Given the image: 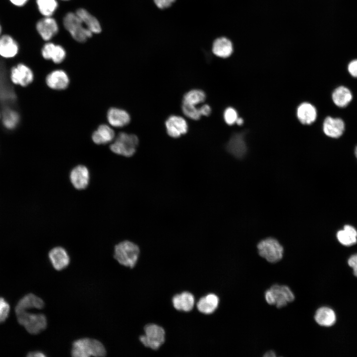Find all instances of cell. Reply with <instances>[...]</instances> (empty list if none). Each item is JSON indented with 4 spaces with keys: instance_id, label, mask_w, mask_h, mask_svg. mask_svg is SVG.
Segmentation results:
<instances>
[{
    "instance_id": "cell-43",
    "label": "cell",
    "mask_w": 357,
    "mask_h": 357,
    "mask_svg": "<svg viewBox=\"0 0 357 357\" xmlns=\"http://www.w3.org/2000/svg\"><path fill=\"white\" fill-rule=\"evenodd\" d=\"M236 123L238 125H242V124H243V119H242V118H238L237 119L236 121Z\"/></svg>"
},
{
    "instance_id": "cell-7",
    "label": "cell",
    "mask_w": 357,
    "mask_h": 357,
    "mask_svg": "<svg viewBox=\"0 0 357 357\" xmlns=\"http://www.w3.org/2000/svg\"><path fill=\"white\" fill-rule=\"evenodd\" d=\"M257 248L259 255L269 263H277L283 257L284 247L274 238H268L261 240Z\"/></svg>"
},
{
    "instance_id": "cell-14",
    "label": "cell",
    "mask_w": 357,
    "mask_h": 357,
    "mask_svg": "<svg viewBox=\"0 0 357 357\" xmlns=\"http://www.w3.org/2000/svg\"><path fill=\"white\" fill-rule=\"evenodd\" d=\"M168 134L173 138H178L188 130V124L182 117L176 115L170 116L165 122Z\"/></svg>"
},
{
    "instance_id": "cell-26",
    "label": "cell",
    "mask_w": 357,
    "mask_h": 357,
    "mask_svg": "<svg viewBox=\"0 0 357 357\" xmlns=\"http://www.w3.org/2000/svg\"><path fill=\"white\" fill-rule=\"evenodd\" d=\"M212 52L221 58L229 57L233 52V46L231 41L226 37L216 39L212 46Z\"/></svg>"
},
{
    "instance_id": "cell-15",
    "label": "cell",
    "mask_w": 357,
    "mask_h": 357,
    "mask_svg": "<svg viewBox=\"0 0 357 357\" xmlns=\"http://www.w3.org/2000/svg\"><path fill=\"white\" fill-rule=\"evenodd\" d=\"M48 257L54 268L58 271L65 269L70 263L67 250L61 246L53 247L49 252Z\"/></svg>"
},
{
    "instance_id": "cell-17",
    "label": "cell",
    "mask_w": 357,
    "mask_h": 357,
    "mask_svg": "<svg viewBox=\"0 0 357 357\" xmlns=\"http://www.w3.org/2000/svg\"><path fill=\"white\" fill-rule=\"evenodd\" d=\"M19 45L11 35L8 33L0 36V56L6 59L12 58L18 53Z\"/></svg>"
},
{
    "instance_id": "cell-35",
    "label": "cell",
    "mask_w": 357,
    "mask_h": 357,
    "mask_svg": "<svg viewBox=\"0 0 357 357\" xmlns=\"http://www.w3.org/2000/svg\"><path fill=\"white\" fill-rule=\"evenodd\" d=\"M56 45L51 42L46 43L41 50V54L44 59L47 60L52 59Z\"/></svg>"
},
{
    "instance_id": "cell-41",
    "label": "cell",
    "mask_w": 357,
    "mask_h": 357,
    "mask_svg": "<svg viewBox=\"0 0 357 357\" xmlns=\"http://www.w3.org/2000/svg\"><path fill=\"white\" fill-rule=\"evenodd\" d=\"M27 356L29 357H45L46 356L41 352L35 351L29 353Z\"/></svg>"
},
{
    "instance_id": "cell-13",
    "label": "cell",
    "mask_w": 357,
    "mask_h": 357,
    "mask_svg": "<svg viewBox=\"0 0 357 357\" xmlns=\"http://www.w3.org/2000/svg\"><path fill=\"white\" fill-rule=\"evenodd\" d=\"M36 29L42 39L48 41L57 34L59 26L54 18L48 16L44 17L37 22Z\"/></svg>"
},
{
    "instance_id": "cell-4",
    "label": "cell",
    "mask_w": 357,
    "mask_h": 357,
    "mask_svg": "<svg viewBox=\"0 0 357 357\" xmlns=\"http://www.w3.org/2000/svg\"><path fill=\"white\" fill-rule=\"evenodd\" d=\"M71 356L74 357H101L106 355L105 347L99 341L88 338H81L72 344Z\"/></svg>"
},
{
    "instance_id": "cell-32",
    "label": "cell",
    "mask_w": 357,
    "mask_h": 357,
    "mask_svg": "<svg viewBox=\"0 0 357 357\" xmlns=\"http://www.w3.org/2000/svg\"><path fill=\"white\" fill-rule=\"evenodd\" d=\"M66 57V52L60 45H56L51 60L55 63H60Z\"/></svg>"
},
{
    "instance_id": "cell-27",
    "label": "cell",
    "mask_w": 357,
    "mask_h": 357,
    "mask_svg": "<svg viewBox=\"0 0 357 357\" xmlns=\"http://www.w3.org/2000/svg\"><path fill=\"white\" fill-rule=\"evenodd\" d=\"M75 13L80 18L83 24L93 34H98L101 32L102 28L98 20L85 9L79 8Z\"/></svg>"
},
{
    "instance_id": "cell-8",
    "label": "cell",
    "mask_w": 357,
    "mask_h": 357,
    "mask_svg": "<svg viewBox=\"0 0 357 357\" xmlns=\"http://www.w3.org/2000/svg\"><path fill=\"white\" fill-rule=\"evenodd\" d=\"M63 24L72 37L80 43L92 37L93 33L83 24L76 13L68 12L63 19Z\"/></svg>"
},
{
    "instance_id": "cell-16",
    "label": "cell",
    "mask_w": 357,
    "mask_h": 357,
    "mask_svg": "<svg viewBox=\"0 0 357 357\" xmlns=\"http://www.w3.org/2000/svg\"><path fill=\"white\" fill-rule=\"evenodd\" d=\"M10 78L13 83L26 86L32 82L34 75L29 67L24 64L19 63L11 69Z\"/></svg>"
},
{
    "instance_id": "cell-2",
    "label": "cell",
    "mask_w": 357,
    "mask_h": 357,
    "mask_svg": "<svg viewBox=\"0 0 357 357\" xmlns=\"http://www.w3.org/2000/svg\"><path fill=\"white\" fill-rule=\"evenodd\" d=\"M140 248L135 243L124 240L114 246V258L121 265L132 269L138 262Z\"/></svg>"
},
{
    "instance_id": "cell-45",
    "label": "cell",
    "mask_w": 357,
    "mask_h": 357,
    "mask_svg": "<svg viewBox=\"0 0 357 357\" xmlns=\"http://www.w3.org/2000/svg\"><path fill=\"white\" fill-rule=\"evenodd\" d=\"M355 155L357 159V145L356 146V147L355 148Z\"/></svg>"
},
{
    "instance_id": "cell-19",
    "label": "cell",
    "mask_w": 357,
    "mask_h": 357,
    "mask_svg": "<svg viewBox=\"0 0 357 357\" xmlns=\"http://www.w3.org/2000/svg\"><path fill=\"white\" fill-rule=\"evenodd\" d=\"M46 83L47 86L52 89L62 90L68 87L69 78L64 70L57 69L52 71L47 75Z\"/></svg>"
},
{
    "instance_id": "cell-37",
    "label": "cell",
    "mask_w": 357,
    "mask_h": 357,
    "mask_svg": "<svg viewBox=\"0 0 357 357\" xmlns=\"http://www.w3.org/2000/svg\"><path fill=\"white\" fill-rule=\"evenodd\" d=\"M175 1V0H154L156 6L161 9L166 8L170 6Z\"/></svg>"
},
{
    "instance_id": "cell-21",
    "label": "cell",
    "mask_w": 357,
    "mask_h": 357,
    "mask_svg": "<svg viewBox=\"0 0 357 357\" xmlns=\"http://www.w3.org/2000/svg\"><path fill=\"white\" fill-rule=\"evenodd\" d=\"M107 117L110 124L115 127L126 126L130 121V115L126 111L115 107L108 111Z\"/></svg>"
},
{
    "instance_id": "cell-28",
    "label": "cell",
    "mask_w": 357,
    "mask_h": 357,
    "mask_svg": "<svg viewBox=\"0 0 357 357\" xmlns=\"http://www.w3.org/2000/svg\"><path fill=\"white\" fill-rule=\"evenodd\" d=\"M339 242L345 246H351L357 241V231L354 227L345 225L343 229L338 231L336 234Z\"/></svg>"
},
{
    "instance_id": "cell-30",
    "label": "cell",
    "mask_w": 357,
    "mask_h": 357,
    "mask_svg": "<svg viewBox=\"0 0 357 357\" xmlns=\"http://www.w3.org/2000/svg\"><path fill=\"white\" fill-rule=\"evenodd\" d=\"M36 2L39 12L44 17L51 16L58 5L57 0H36Z\"/></svg>"
},
{
    "instance_id": "cell-22",
    "label": "cell",
    "mask_w": 357,
    "mask_h": 357,
    "mask_svg": "<svg viewBox=\"0 0 357 357\" xmlns=\"http://www.w3.org/2000/svg\"><path fill=\"white\" fill-rule=\"evenodd\" d=\"M91 138L95 144L104 145L114 140L115 138V133L110 126L102 124L93 132Z\"/></svg>"
},
{
    "instance_id": "cell-1",
    "label": "cell",
    "mask_w": 357,
    "mask_h": 357,
    "mask_svg": "<svg viewBox=\"0 0 357 357\" xmlns=\"http://www.w3.org/2000/svg\"><path fill=\"white\" fill-rule=\"evenodd\" d=\"M264 298L268 305L281 309L294 302L295 295L289 286L275 283L265 290Z\"/></svg>"
},
{
    "instance_id": "cell-25",
    "label": "cell",
    "mask_w": 357,
    "mask_h": 357,
    "mask_svg": "<svg viewBox=\"0 0 357 357\" xmlns=\"http://www.w3.org/2000/svg\"><path fill=\"white\" fill-rule=\"evenodd\" d=\"M315 322L321 326L330 327L334 324L336 316L334 311L330 308L322 306L318 308L314 314Z\"/></svg>"
},
{
    "instance_id": "cell-38",
    "label": "cell",
    "mask_w": 357,
    "mask_h": 357,
    "mask_svg": "<svg viewBox=\"0 0 357 357\" xmlns=\"http://www.w3.org/2000/svg\"><path fill=\"white\" fill-rule=\"evenodd\" d=\"M349 265L353 269L354 274L357 277V253L352 255L348 259Z\"/></svg>"
},
{
    "instance_id": "cell-33",
    "label": "cell",
    "mask_w": 357,
    "mask_h": 357,
    "mask_svg": "<svg viewBox=\"0 0 357 357\" xmlns=\"http://www.w3.org/2000/svg\"><path fill=\"white\" fill-rule=\"evenodd\" d=\"M238 118V113L233 108L228 107L224 111V119L228 125H231L235 123Z\"/></svg>"
},
{
    "instance_id": "cell-34",
    "label": "cell",
    "mask_w": 357,
    "mask_h": 357,
    "mask_svg": "<svg viewBox=\"0 0 357 357\" xmlns=\"http://www.w3.org/2000/svg\"><path fill=\"white\" fill-rule=\"evenodd\" d=\"M10 306L6 301L0 297V323L3 322L8 317Z\"/></svg>"
},
{
    "instance_id": "cell-44",
    "label": "cell",
    "mask_w": 357,
    "mask_h": 357,
    "mask_svg": "<svg viewBox=\"0 0 357 357\" xmlns=\"http://www.w3.org/2000/svg\"><path fill=\"white\" fill-rule=\"evenodd\" d=\"M2 30H3L2 26L1 24L0 23V36L1 35V34L2 32Z\"/></svg>"
},
{
    "instance_id": "cell-42",
    "label": "cell",
    "mask_w": 357,
    "mask_h": 357,
    "mask_svg": "<svg viewBox=\"0 0 357 357\" xmlns=\"http://www.w3.org/2000/svg\"><path fill=\"white\" fill-rule=\"evenodd\" d=\"M276 353L273 350H269L262 355L263 357H276Z\"/></svg>"
},
{
    "instance_id": "cell-46",
    "label": "cell",
    "mask_w": 357,
    "mask_h": 357,
    "mask_svg": "<svg viewBox=\"0 0 357 357\" xmlns=\"http://www.w3.org/2000/svg\"></svg>"
},
{
    "instance_id": "cell-36",
    "label": "cell",
    "mask_w": 357,
    "mask_h": 357,
    "mask_svg": "<svg viewBox=\"0 0 357 357\" xmlns=\"http://www.w3.org/2000/svg\"><path fill=\"white\" fill-rule=\"evenodd\" d=\"M348 70L351 76L357 78V60H353L349 63Z\"/></svg>"
},
{
    "instance_id": "cell-29",
    "label": "cell",
    "mask_w": 357,
    "mask_h": 357,
    "mask_svg": "<svg viewBox=\"0 0 357 357\" xmlns=\"http://www.w3.org/2000/svg\"><path fill=\"white\" fill-rule=\"evenodd\" d=\"M332 99L334 104L340 108L347 106L353 99V95L349 88L340 86L332 93Z\"/></svg>"
},
{
    "instance_id": "cell-23",
    "label": "cell",
    "mask_w": 357,
    "mask_h": 357,
    "mask_svg": "<svg viewBox=\"0 0 357 357\" xmlns=\"http://www.w3.org/2000/svg\"><path fill=\"white\" fill-rule=\"evenodd\" d=\"M317 111L315 107L310 103H301L298 108L297 116L299 121L303 124L313 123L317 118Z\"/></svg>"
},
{
    "instance_id": "cell-3",
    "label": "cell",
    "mask_w": 357,
    "mask_h": 357,
    "mask_svg": "<svg viewBox=\"0 0 357 357\" xmlns=\"http://www.w3.org/2000/svg\"><path fill=\"white\" fill-rule=\"evenodd\" d=\"M143 333L139 337L143 346L157 351L166 342V332L164 328L155 323H149L143 327Z\"/></svg>"
},
{
    "instance_id": "cell-20",
    "label": "cell",
    "mask_w": 357,
    "mask_h": 357,
    "mask_svg": "<svg viewBox=\"0 0 357 357\" xmlns=\"http://www.w3.org/2000/svg\"><path fill=\"white\" fill-rule=\"evenodd\" d=\"M227 151L235 157L241 159L246 154L247 148L242 133L234 134L227 145Z\"/></svg>"
},
{
    "instance_id": "cell-31",
    "label": "cell",
    "mask_w": 357,
    "mask_h": 357,
    "mask_svg": "<svg viewBox=\"0 0 357 357\" xmlns=\"http://www.w3.org/2000/svg\"><path fill=\"white\" fill-rule=\"evenodd\" d=\"M19 120L18 113L11 109H7L2 114V122L8 129H13L16 127Z\"/></svg>"
},
{
    "instance_id": "cell-18",
    "label": "cell",
    "mask_w": 357,
    "mask_h": 357,
    "mask_svg": "<svg viewBox=\"0 0 357 357\" xmlns=\"http://www.w3.org/2000/svg\"><path fill=\"white\" fill-rule=\"evenodd\" d=\"M345 130V122L340 118L328 116L323 121V131L324 134L329 137L339 138L343 135Z\"/></svg>"
},
{
    "instance_id": "cell-10",
    "label": "cell",
    "mask_w": 357,
    "mask_h": 357,
    "mask_svg": "<svg viewBox=\"0 0 357 357\" xmlns=\"http://www.w3.org/2000/svg\"><path fill=\"white\" fill-rule=\"evenodd\" d=\"M91 173L89 168L83 164H78L69 172L68 179L71 186L76 190H86L90 185Z\"/></svg>"
},
{
    "instance_id": "cell-11",
    "label": "cell",
    "mask_w": 357,
    "mask_h": 357,
    "mask_svg": "<svg viewBox=\"0 0 357 357\" xmlns=\"http://www.w3.org/2000/svg\"><path fill=\"white\" fill-rule=\"evenodd\" d=\"M195 299L194 295L191 292L183 291L175 294L171 298V302L177 311L189 312L193 310Z\"/></svg>"
},
{
    "instance_id": "cell-5",
    "label": "cell",
    "mask_w": 357,
    "mask_h": 357,
    "mask_svg": "<svg viewBox=\"0 0 357 357\" xmlns=\"http://www.w3.org/2000/svg\"><path fill=\"white\" fill-rule=\"evenodd\" d=\"M138 144L139 139L136 135L120 132L109 148L115 154L131 157L135 153Z\"/></svg>"
},
{
    "instance_id": "cell-40",
    "label": "cell",
    "mask_w": 357,
    "mask_h": 357,
    "mask_svg": "<svg viewBox=\"0 0 357 357\" xmlns=\"http://www.w3.org/2000/svg\"><path fill=\"white\" fill-rule=\"evenodd\" d=\"M29 0H8L10 3L13 6L17 7H21L24 6Z\"/></svg>"
},
{
    "instance_id": "cell-39",
    "label": "cell",
    "mask_w": 357,
    "mask_h": 357,
    "mask_svg": "<svg viewBox=\"0 0 357 357\" xmlns=\"http://www.w3.org/2000/svg\"><path fill=\"white\" fill-rule=\"evenodd\" d=\"M200 112L202 116H208L211 112V107L207 104H204L200 107Z\"/></svg>"
},
{
    "instance_id": "cell-12",
    "label": "cell",
    "mask_w": 357,
    "mask_h": 357,
    "mask_svg": "<svg viewBox=\"0 0 357 357\" xmlns=\"http://www.w3.org/2000/svg\"><path fill=\"white\" fill-rule=\"evenodd\" d=\"M220 299L214 293H209L201 297L196 303V310L201 314L211 315L219 308Z\"/></svg>"
},
{
    "instance_id": "cell-24",
    "label": "cell",
    "mask_w": 357,
    "mask_h": 357,
    "mask_svg": "<svg viewBox=\"0 0 357 357\" xmlns=\"http://www.w3.org/2000/svg\"><path fill=\"white\" fill-rule=\"evenodd\" d=\"M44 306L42 299L33 294H29L23 297L17 303L15 311L16 313L30 308L41 309Z\"/></svg>"
},
{
    "instance_id": "cell-9",
    "label": "cell",
    "mask_w": 357,
    "mask_h": 357,
    "mask_svg": "<svg viewBox=\"0 0 357 357\" xmlns=\"http://www.w3.org/2000/svg\"><path fill=\"white\" fill-rule=\"evenodd\" d=\"M18 323L31 334H37L44 331L47 326V320L42 313H31L26 310L16 313Z\"/></svg>"
},
{
    "instance_id": "cell-6",
    "label": "cell",
    "mask_w": 357,
    "mask_h": 357,
    "mask_svg": "<svg viewBox=\"0 0 357 357\" xmlns=\"http://www.w3.org/2000/svg\"><path fill=\"white\" fill-rule=\"evenodd\" d=\"M206 99V94L199 89H193L187 92L183 96L182 111L184 115L193 120H198L202 116L200 107L197 106L203 103Z\"/></svg>"
}]
</instances>
